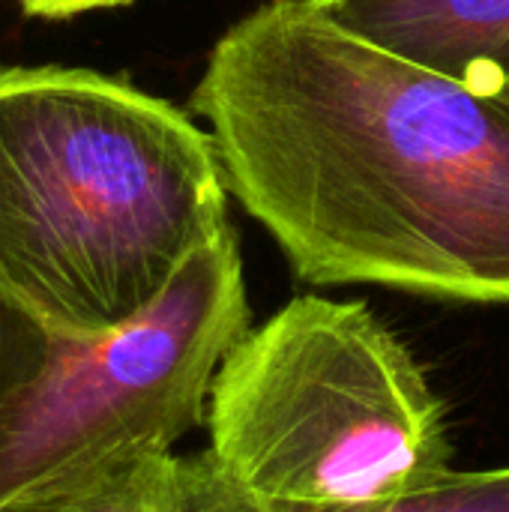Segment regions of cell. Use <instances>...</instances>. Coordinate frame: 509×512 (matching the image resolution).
I'll use <instances>...</instances> for the list:
<instances>
[{
	"instance_id": "ba28073f",
	"label": "cell",
	"mask_w": 509,
	"mask_h": 512,
	"mask_svg": "<svg viewBox=\"0 0 509 512\" xmlns=\"http://www.w3.org/2000/svg\"><path fill=\"white\" fill-rule=\"evenodd\" d=\"M48 348V327L0 279V402L33 375Z\"/></svg>"
},
{
	"instance_id": "3957f363",
	"label": "cell",
	"mask_w": 509,
	"mask_h": 512,
	"mask_svg": "<svg viewBox=\"0 0 509 512\" xmlns=\"http://www.w3.org/2000/svg\"><path fill=\"white\" fill-rule=\"evenodd\" d=\"M186 474L234 512H378L441 486L447 411L357 300L294 297L222 360Z\"/></svg>"
},
{
	"instance_id": "277c9868",
	"label": "cell",
	"mask_w": 509,
	"mask_h": 512,
	"mask_svg": "<svg viewBox=\"0 0 509 512\" xmlns=\"http://www.w3.org/2000/svg\"><path fill=\"white\" fill-rule=\"evenodd\" d=\"M249 327L243 255L225 225L123 324L48 330L42 363L0 402V501L78 465L174 450L207 420L216 372Z\"/></svg>"
},
{
	"instance_id": "5b68a950",
	"label": "cell",
	"mask_w": 509,
	"mask_h": 512,
	"mask_svg": "<svg viewBox=\"0 0 509 512\" xmlns=\"http://www.w3.org/2000/svg\"><path fill=\"white\" fill-rule=\"evenodd\" d=\"M348 33L468 87H509V0H315Z\"/></svg>"
},
{
	"instance_id": "8992f818",
	"label": "cell",
	"mask_w": 509,
	"mask_h": 512,
	"mask_svg": "<svg viewBox=\"0 0 509 512\" xmlns=\"http://www.w3.org/2000/svg\"><path fill=\"white\" fill-rule=\"evenodd\" d=\"M0 512H189L183 459L174 450H138L39 480Z\"/></svg>"
},
{
	"instance_id": "7a4b0ae2",
	"label": "cell",
	"mask_w": 509,
	"mask_h": 512,
	"mask_svg": "<svg viewBox=\"0 0 509 512\" xmlns=\"http://www.w3.org/2000/svg\"><path fill=\"white\" fill-rule=\"evenodd\" d=\"M228 183L186 111L126 78L0 66V279L57 333L150 306L228 222Z\"/></svg>"
},
{
	"instance_id": "6da1fadb",
	"label": "cell",
	"mask_w": 509,
	"mask_h": 512,
	"mask_svg": "<svg viewBox=\"0 0 509 512\" xmlns=\"http://www.w3.org/2000/svg\"><path fill=\"white\" fill-rule=\"evenodd\" d=\"M189 108L303 282L509 303V87L390 54L315 0H264L219 36Z\"/></svg>"
},
{
	"instance_id": "9c48e42d",
	"label": "cell",
	"mask_w": 509,
	"mask_h": 512,
	"mask_svg": "<svg viewBox=\"0 0 509 512\" xmlns=\"http://www.w3.org/2000/svg\"><path fill=\"white\" fill-rule=\"evenodd\" d=\"M129 3L132 0H21V9L36 18H72L90 9H114Z\"/></svg>"
},
{
	"instance_id": "52a82bcc",
	"label": "cell",
	"mask_w": 509,
	"mask_h": 512,
	"mask_svg": "<svg viewBox=\"0 0 509 512\" xmlns=\"http://www.w3.org/2000/svg\"><path fill=\"white\" fill-rule=\"evenodd\" d=\"M189 512H234L207 489H201L183 468ZM378 512H509V468H486V471H453L432 492L387 507Z\"/></svg>"
}]
</instances>
